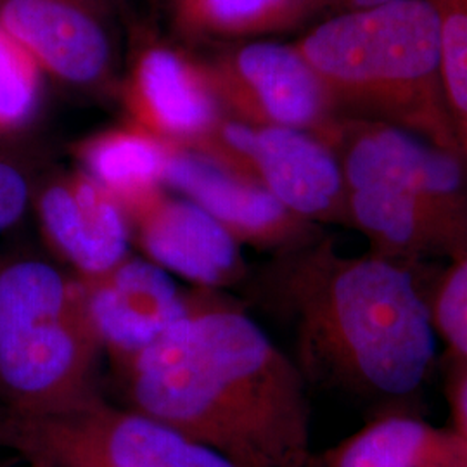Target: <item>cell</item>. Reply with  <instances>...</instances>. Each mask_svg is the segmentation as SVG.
Returning <instances> with one entry per match:
<instances>
[{
    "label": "cell",
    "instance_id": "6da1fadb",
    "mask_svg": "<svg viewBox=\"0 0 467 467\" xmlns=\"http://www.w3.org/2000/svg\"><path fill=\"white\" fill-rule=\"evenodd\" d=\"M121 372L127 407L237 467H312L301 368L213 289Z\"/></svg>",
    "mask_w": 467,
    "mask_h": 467
},
{
    "label": "cell",
    "instance_id": "5bb4252c",
    "mask_svg": "<svg viewBox=\"0 0 467 467\" xmlns=\"http://www.w3.org/2000/svg\"><path fill=\"white\" fill-rule=\"evenodd\" d=\"M36 213L50 248L78 277L104 274L129 256L132 229L123 206L82 170L44 185Z\"/></svg>",
    "mask_w": 467,
    "mask_h": 467
},
{
    "label": "cell",
    "instance_id": "cb8c5ba5",
    "mask_svg": "<svg viewBox=\"0 0 467 467\" xmlns=\"http://www.w3.org/2000/svg\"><path fill=\"white\" fill-rule=\"evenodd\" d=\"M399 0H329V4L341 7L343 11H357V9H368V7H378L384 4H391Z\"/></svg>",
    "mask_w": 467,
    "mask_h": 467
},
{
    "label": "cell",
    "instance_id": "9a60e30c",
    "mask_svg": "<svg viewBox=\"0 0 467 467\" xmlns=\"http://www.w3.org/2000/svg\"><path fill=\"white\" fill-rule=\"evenodd\" d=\"M168 146L170 142L129 121L85 137L73 152L82 171L129 213L165 189Z\"/></svg>",
    "mask_w": 467,
    "mask_h": 467
},
{
    "label": "cell",
    "instance_id": "484cf974",
    "mask_svg": "<svg viewBox=\"0 0 467 467\" xmlns=\"http://www.w3.org/2000/svg\"><path fill=\"white\" fill-rule=\"evenodd\" d=\"M30 467H52L49 464H44V462H28Z\"/></svg>",
    "mask_w": 467,
    "mask_h": 467
},
{
    "label": "cell",
    "instance_id": "d4e9b609",
    "mask_svg": "<svg viewBox=\"0 0 467 467\" xmlns=\"http://www.w3.org/2000/svg\"><path fill=\"white\" fill-rule=\"evenodd\" d=\"M92 4H96L98 7H100L104 13L106 11H109V9H113V7H118V5H121L125 0H90Z\"/></svg>",
    "mask_w": 467,
    "mask_h": 467
},
{
    "label": "cell",
    "instance_id": "5b68a950",
    "mask_svg": "<svg viewBox=\"0 0 467 467\" xmlns=\"http://www.w3.org/2000/svg\"><path fill=\"white\" fill-rule=\"evenodd\" d=\"M0 447L52 467H237L167 424L99 395L42 416L0 407Z\"/></svg>",
    "mask_w": 467,
    "mask_h": 467
},
{
    "label": "cell",
    "instance_id": "7c38bea8",
    "mask_svg": "<svg viewBox=\"0 0 467 467\" xmlns=\"http://www.w3.org/2000/svg\"><path fill=\"white\" fill-rule=\"evenodd\" d=\"M0 26L61 82L96 87L111 73L104 11L90 0H0Z\"/></svg>",
    "mask_w": 467,
    "mask_h": 467
},
{
    "label": "cell",
    "instance_id": "ba28073f",
    "mask_svg": "<svg viewBox=\"0 0 467 467\" xmlns=\"http://www.w3.org/2000/svg\"><path fill=\"white\" fill-rule=\"evenodd\" d=\"M326 142L337 156L348 191L366 187L400 189L426 201L457 237L466 223V177L453 150L412 132L379 123L357 130L336 125Z\"/></svg>",
    "mask_w": 467,
    "mask_h": 467
},
{
    "label": "cell",
    "instance_id": "4fadbf2b",
    "mask_svg": "<svg viewBox=\"0 0 467 467\" xmlns=\"http://www.w3.org/2000/svg\"><path fill=\"white\" fill-rule=\"evenodd\" d=\"M127 217L150 262L201 289L217 291L243 275L239 243L196 202L161 189Z\"/></svg>",
    "mask_w": 467,
    "mask_h": 467
},
{
    "label": "cell",
    "instance_id": "e0dca14e",
    "mask_svg": "<svg viewBox=\"0 0 467 467\" xmlns=\"http://www.w3.org/2000/svg\"><path fill=\"white\" fill-rule=\"evenodd\" d=\"M347 210L364 233L389 250H416L457 239L426 201L400 189L348 191Z\"/></svg>",
    "mask_w": 467,
    "mask_h": 467
},
{
    "label": "cell",
    "instance_id": "4316f807",
    "mask_svg": "<svg viewBox=\"0 0 467 467\" xmlns=\"http://www.w3.org/2000/svg\"><path fill=\"white\" fill-rule=\"evenodd\" d=\"M324 5H329V0H320V7H324Z\"/></svg>",
    "mask_w": 467,
    "mask_h": 467
},
{
    "label": "cell",
    "instance_id": "44dd1931",
    "mask_svg": "<svg viewBox=\"0 0 467 467\" xmlns=\"http://www.w3.org/2000/svg\"><path fill=\"white\" fill-rule=\"evenodd\" d=\"M433 322L434 329L467 360V256L441 285L434 305Z\"/></svg>",
    "mask_w": 467,
    "mask_h": 467
},
{
    "label": "cell",
    "instance_id": "277c9868",
    "mask_svg": "<svg viewBox=\"0 0 467 467\" xmlns=\"http://www.w3.org/2000/svg\"><path fill=\"white\" fill-rule=\"evenodd\" d=\"M100 350L77 279L40 260L0 268V407L42 416L92 399Z\"/></svg>",
    "mask_w": 467,
    "mask_h": 467
},
{
    "label": "cell",
    "instance_id": "9c48e42d",
    "mask_svg": "<svg viewBox=\"0 0 467 467\" xmlns=\"http://www.w3.org/2000/svg\"><path fill=\"white\" fill-rule=\"evenodd\" d=\"M77 281L100 347L119 368L165 336L189 306V295L167 270L130 254L104 274Z\"/></svg>",
    "mask_w": 467,
    "mask_h": 467
},
{
    "label": "cell",
    "instance_id": "d6986e66",
    "mask_svg": "<svg viewBox=\"0 0 467 467\" xmlns=\"http://www.w3.org/2000/svg\"><path fill=\"white\" fill-rule=\"evenodd\" d=\"M42 99V69L0 26V135L26 127Z\"/></svg>",
    "mask_w": 467,
    "mask_h": 467
},
{
    "label": "cell",
    "instance_id": "603a6c76",
    "mask_svg": "<svg viewBox=\"0 0 467 467\" xmlns=\"http://www.w3.org/2000/svg\"><path fill=\"white\" fill-rule=\"evenodd\" d=\"M451 409H453L451 433L457 436L467 461V370L455 384L453 397H451Z\"/></svg>",
    "mask_w": 467,
    "mask_h": 467
},
{
    "label": "cell",
    "instance_id": "ac0fdd59",
    "mask_svg": "<svg viewBox=\"0 0 467 467\" xmlns=\"http://www.w3.org/2000/svg\"><path fill=\"white\" fill-rule=\"evenodd\" d=\"M175 26L189 36H246L287 28L320 0H168Z\"/></svg>",
    "mask_w": 467,
    "mask_h": 467
},
{
    "label": "cell",
    "instance_id": "52a82bcc",
    "mask_svg": "<svg viewBox=\"0 0 467 467\" xmlns=\"http://www.w3.org/2000/svg\"><path fill=\"white\" fill-rule=\"evenodd\" d=\"M204 67L225 117L296 129L322 140L337 125L333 100L296 46L253 42Z\"/></svg>",
    "mask_w": 467,
    "mask_h": 467
},
{
    "label": "cell",
    "instance_id": "8992f818",
    "mask_svg": "<svg viewBox=\"0 0 467 467\" xmlns=\"http://www.w3.org/2000/svg\"><path fill=\"white\" fill-rule=\"evenodd\" d=\"M192 148L262 185L306 222L333 218L347 210V185L339 160L317 135L251 125L223 115Z\"/></svg>",
    "mask_w": 467,
    "mask_h": 467
},
{
    "label": "cell",
    "instance_id": "3957f363",
    "mask_svg": "<svg viewBox=\"0 0 467 467\" xmlns=\"http://www.w3.org/2000/svg\"><path fill=\"white\" fill-rule=\"evenodd\" d=\"M295 46L336 109L420 130L436 146L453 150L440 17L430 0L343 11Z\"/></svg>",
    "mask_w": 467,
    "mask_h": 467
},
{
    "label": "cell",
    "instance_id": "7402d4cb",
    "mask_svg": "<svg viewBox=\"0 0 467 467\" xmlns=\"http://www.w3.org/2000/svg\"><path fill=\"white\" fill-rule=\"evenodd\" d=\"M30 201V182L25 170L11 156L0 152V233L15 225Z\"/></svg>",
    "mask_w": 467,
    "mask_h": 467
},
{
    "label": "cell",
    "instance_id": "8fae6325",
    "mask_svg": "<svg viewBox=\"0 0 467 467\" xmlns=\"http://www.w3.org/2000/svg\"><path fill=\"white\" fill-rule=\"evenodd\" d=\"M123 104L130 123L179 146L200 144L223 117L206 67L163 44L139 50Z\"/></svg>",
    "mask_w": 467,
    "mask_h": 467
},
{
    "label": "cell",
    "instance_id": "7a4b0ae2",
    "mask_svg": "<svg viewBox=\"0 0 467 467\" xmlns=\"http://www.w3.org/2000/svg\"><path fill=\"white\" fill-rule=\"evenodd\" d=\"M281 293L310 374L384 397L409 395L426 379L433 314L397 264L314 248L285 268Z\"/></svg>",
    "mask_w": 467,
    "mask_h": 467
},
{
    "label": "cell",
    "instance_id": "ffe728a7",
    "mask_svg": "<svg viewBox=\"0 0 467 467\" xmlns=\"http://www.w3.org/2000/svg\"><path fill=\"white\" fill-rule=\"evenodd\" d=\"M440 17L441 80L449 108L467 125V0H430Z\"/></svg>",
    "mask_w": 467,
    "mask_h": 467
},
{
    "label": "cell",
    "instance_id": "30bf717a",
    "mask_svg": "<svg viewBox=\"0 0 467 467\" xmlns=\"http://www.w3.org/2000/svg\"><path fill=\"white\" fill-rule=\"evenodd\" d=\"M165 187L196 202L237 243L284 248L308 233L310 222L289 212L267 189L192 146H168Z\"/></svg>",
    "mask_w": 467,
    "mask_h": 467
},
{
    "label": "cell",
    "instance_id": "2e32d148",
    "mask_svg": "<svg viewBox=\"0 0 467 467\" xmlns=\"http://www.w3.org/2000/svg\"><path fill=\"white\" fill-rule=\"evenodd\" d=\"M322 467H467L451 431L416 418H383L326 453Z\"/></svg>",
    "mask_w": 467,
    "mask_h": 467
}]
</instances>
